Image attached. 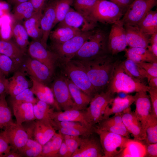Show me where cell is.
<instances>
[{"label":"cell","instance_id":"cell-43","mask_svg":"<svg viewBox=\"0 0 157 157\" xmlns=\"http://www.w3.org/2000/svg\"><path fill=\"white\" fill-rule=\"evenodd\" d=\"M74 0H58L56 7V19L53 28L62 21L73 5Z\"/></svg>","mask_w":157,"mask_h":157},{"label":"cell","instance_id":"cell-27","mask_svg":"<svg viewBox=\"0 0 157 157\" xmlns=\"http://www.w3.org/2000/svg\"><path fill=\"white\" fill-rule=\"evenodd\" d=\"M51 118L56 121H72L80 122L89 127L94 126L90 125L88 122L85 112L74 109H71L64 111H54Z\"/></svg>","mask_w":157,"mask_h":157},{"label":"cell","instance_id":"cell-28","mask_svg":"<svg viewBox=\"0 0 157 157\" xmlns=\"http://www.w3.org/2000/svg\"><path fill=\"white\" fill-rule=\"evenodd\" d=\"M10 103L17 124L22 125L24 122H28L35 120L33 112V104L30 102Z\"/></svg>","mask_w":157,"mask_h":157},{"label":"cell","instance_id":"cell-58","mask_svg":"<svg viewBox=\"0 0 157 157\" xmlns=\"http://www.w3.org/2000/svg\"><path fill=\"white\" fill-rule=\"evenodd\" d=\"M68 150L67 146L63 140L56 157H67Z\"/></svg>","mask_w":157,"mask_h":157},{"label":"cell","instance_id":"cell-49","mask_svg":"<svg viewBox=\"0 0 157 157\" xmlns=\"http://www.w3.org/2000/svg\"><path fill=\"white\" fill-rule=\"evenodd\" d=\"M68 150L67 157H71L79 146L81 138L79 136L63 135Z\"/></svg>","mask_w":157,"mask_h":157},{"label":"cell","instance_id":"cell-56","mask_svg":"<svg viewBox=\"0 0 157 157\" xmlns=\"http://www.w3.org/2000/svg\"><path fill=\"white\" fill-rule=\"evenodd\" d=\"M6 76L0 71V95L6 92L8 82V79L6 78Z\"/></svg>","mask_w":157,"mask_h":157},{"label":"cell","instance_id":"cell-54","mask_svg":"<svg viewBox=\"0 0 157 157\" xmlns=\"http://www.w3.org/2000/svg\"><path fill=\"white\" fill-rule=\"evenodd\" d=\"M110 1L114 3L121 8L124 13L132 3L134 0H109Z\"/></svg>","mask_w":157,"mask_h":157},{"label":"cell","instance_id":"cell-42","mask_svg":"<svg viewBox=\"0 0 157 157\" xmlns=\"http://www.w3.org/2000/svg\"><path fill=\"white\" fill-rule=\"evenodd\" d=\"M145 139L142 142L145 144L157 143V118L150 114L145 129Z\"/></svg>","mask_w":157,"mask_h":157},{"label":"cell","instance_id":"cell-60","mask_svg":"<svg viewBox=\"0 0 157 157\" xmlns=\"http://www.w3.org/2000/svg\"><path fill=\"white\" fill-rule=\"evenodd\" d=\"M22 155L18 151L12 149L4 156V157H21Z\"/></svg>","mask_w":157,"mask_h":157},{"label":"cell","instance_id":"cell-4","mask_svg":"<svg viewBox=\"0 0 157 157\" xmlns=\"http://www.w3.org/2000/svg\"><path fill=\"white\" fill-rule=\"evenodd\" d=\"M108 38L104 31L95 28L73 58L87 60L102 55L100 53L105 48Z\"/></svg>","mask_w":157,"mask_h":157},{"label":"cell","instance_id":"cell-13","mask_svg":"<svg viewBox=\"0 0 157 157\" xmlns=\"http://www.w3.org/2000/svg\"><path fill=\"white\" fill-rule=\"evenodd\" d=\"M108 40L109 52L113 55L125 50L127 43L124 25L120 19L112 24Z\"/></svg>","mask_w":157,"mask_h":157},{"label":"cell","instance_id":"cell-6","mask_svg":"<svg viewBox=\"0 0 157 157\" xmlns=\"http://www.w3.org/2000/svg\"><path fill=\"white\" fill-rule=\"evenodd\" d=\"M92 30L81 32L62 43L52 42L51 51L56 55L58 60L63 62L72 59L88 39Z\"/></svg>","mask_w":157,"mask_h":157},{"label":"cell","instance_id":"cell-25","mask_svg":"<svg viewBox=\"0 0 157 157\" xmlns=\"http://www.w3.org/2000/svg\"><path fill=\"white\" fill-rule=\"evenodd\" d=\"M134 96L130 95L123 97L117 96L114 98L106 106L104 112L103 119L112 115L123 112L130 107L134 102Z\"/></svg>","mask_w":157,"mask_h":157},{"label":"cell","instance_id":"cell-5","mask_svg":"<svg viewBox=\"0 0 157 157\" xmlns=\"http://www.w3.org/2000/svg\"><path fill=\"white\" fill-rule=\"evenodd\" d=\"M124 13L119 6L109 1L98 0L91 11L90 18L96 23L113 24L121 19Z\"/></svg>","mask_w":157,"mask_h":157},{"label":"cell","instance_id":"cell-45","mask_svg":"<svg viewBox=\"0 0 157 157\" xmlns=\"http://www.w3.org/2000/svg\"><path fill=\"white\" fill-rule=\"evenodd\" d=\"M95 126L93 127H85L82 128L58 127L55 129L63 135L73 136H83L87 137L92 135L94 133Z\"/></svg>","mask_w":157,"mask_h":157},{"label":"cell","instance_id":"cell-9","mask_svg":"<svg viewBox=\"0 0 157 157\" xmlns=\"http://www.w3.org/2000/svg\"><path fill=\"white\" fill-rule=\"evenodd\" d=\"M157 2V0H134L121 20L124 25L138 26Z\"/></svg>","mask_w":157,"mask_h":157},{"label":"cell","instance_id":"cell-61","mask_svg":"<svg viewBox=\"0 0 157 157\" xmlns=\"http://www.w3.org/2000/svg\"><path fill=\"white\" fill-rule=\"evenodd\" d=\"M150 45L148 46L147 48L153 54L157 57V43H150Z\"/></svg>","mask_w":157,"mask_h":157},{"label":"cell","instance_id":"cell-53","mask_svg":"<svg viewBox=\"0 0 157 157\" xmlns=\"http://www.w3.org/2000/svg\"><path fill=\"white\" fill-rule=\"evenodd\" d=\"M147 157H157V143L145 144Z\"/></svg>","mask_w":157,"mask_h":157},{"label":"cell","instance_id":"cell-12","mask_svg":"<svg viewBox=\"0 0 157 157\" xmlns=\"http://www.w3.org/2000/svg\"><path fill=\"white\" fill-rule=\"evenodd\" d=\"M51 88L56 101L61 109L65 110L73 108L74 103L65 77L60 76L55 79Z\"/></svg>","mask_w":157,"mask_h":157},{"label":"cell","instance_id":"cell-8","mask_svg":"<svg viewBox=\"0 0 157 157\" xmlns=\"http://www.w3.org/2000/svg\"><path fill=\"white\" fill-rule=\"evenodd\" d=\"M113 94L107 91L97 93L92 98L85 114L88 122L94 126L103 119L105 110L114 98Z\"/></svg>","mask_w":157,"mask_h":157},{"label":"cell","instance_id":"cell-55","mask_svg":"<svg viewBox=\"0 0 157 157\" xmlns=\"http://www.w3.org/2000/svg\"><path fill=\"white\" fill-rule=\"evenodd\" d=\"M48 0H30L34 7L35 11H42Z\"/></svg>","mask_w":157,"mask_h":157},{"label":"cell","instance_id":"cell-44","mask_svg":"<svg viewBox=\"0 0 157 157\" xmlns=\"http://www.w3.org/2000/svg\"><path fill=\"white\" fill-rule=\"evenodd\" d=\"M98 0H74L72 5L76 11L91 21L90 18V14L92 8Z\"/></svg>","mask_w":157,"mask_h":157},{"label":"cell","instance_id":"cell-17","mask_svg":"<svg viewBox=\"0 0 157 157\" xmlns=\"http://www.w3.org/2000/svg\"><path fill=\"white\" fill-rule=\"evenodd\" d=\"M96 24L71 8L64 19L58 23V26H67L84 32L94 29Z\"/></svg>","mask_w":157,"mask_h":157},{"label":"cell","instance_id":"cell-20","mask_svg":"<svg viewBox=\"0 0 157 157\" xmlns=\"http://www.w3.org/2000/svg\"><path fill=\"white\" fill-rule=\"evenodd\" d=\"M26 75L25 73L20 68L15 71L12 76L8 79L6 93L13 97L29 88L31 84Z\"/></svg>","mask_w":157,"mask_h":157},{"label":"cell","instance_id":"cell-23","mask_svg":"<svg viewBox=\"0 0 157 157\" xmlns=\"http://www.w3.org/2000/svg\"><path fill=\"white\" fill-rule=\"evenodd\" d=\"M29 76L32 83L30 89L38 99L50 105L58 111H60L61 109L56 101L51 88L33 77Z\"/></svg>","mask_w":157,"mask_h":157},{"label":"cell","instance_id":"cell-14","mask_svg":"<svg viewBox=\"0 0 157 157\" xmlns=\"http://www.w3.org/2000/svg\"><path fill=\"white\" fill-rule=\"evenodd\" d=\"M4 128L1 132L12 149L18 151L24 147L29 137L22 125L14 123Z\"/></svg>","mask_w":157,"mask_h":157},{"label":"cell","instance_id":"cell-24","mask_svg":"<svg viewBox=\"0 0 157 157\" xmlns=\"http://www.w3.org/2000/svg\"><path fill=\"white\" fill-rule=\"evenodd\" d=\"M33 124V133L35 139L43 146L55 134V129L48 121L35 120Z\"/></svg>","mask_w":157,"mask_h":157},{"label":"cell","instance_id":"cell-37","mask_svg":"<svg viewBox=\"0 0 157 157\" xmlns=\"http://www.w3.org/2000/svg\"><path fill=\"white\" fill-rule=\"evenodd\" d=\"M63 140V136L60 132L54 136L43 146L40 157H56Z\"/></svg>","mask_w":157,"mask_h":157},{"label":"cell","instance_id":"cell-57","mask_svg":"<svg viewBox=\"0 0 157 157\" xmlns=\"http://www.w3.org/2000/svg\"><path fill=\"white\" fill-rule=\"evenodd\" d=\"M9 14H10L8 4L5 1H0V17Z\"/></svg>","mask_w":157,"mask_h":157},{"label":"cell","instance_id":"cell-62","mask_svg":"<svg viewBox=\"0 0 157 157\" xmlns=\"http://www.w3.org/2000/svg\"><path fill=\"white\" fill-rule=\"evenodd\" d=\"M8 1L13 4H14L15 5L19 4V3L25 2L26 1H29L30 0H8Z\"/></svg>","mask_w":157,"mask_h":157},{"label":"cell","instance_id":"cell-32","mask_svg":"<svg viewBox=\"0 0 157 157\" xmlns=\"http://www.w3.org/2000/svg\"><path fill=\"white\" fill-rule=\"evenodd\" d=\"M127 58L135 63L147 62L157 63V57L154 55L147 49L139 47H130L126 49Z\"/></svg>","mask_w":157,"mask_h":157},{"label":"cell","instance_id":"cell-11","mask_svg":"<svg viewBox=\"0 0 157 157\" xmlns=\"http://www.w3.org/2000/svg\"><path fill=\"white\" fill-rule=\"evenodd\" d=\"M27 51L29 56L45 65L53 74L58 59L53 52L47 50L40 41L35 40L29 43Z\"/></svg>","mask_w":157,"mask_h":157},{"label":"cell","instance_id":"cell-52","mask_svg":"<svg viewBox=\"0 0 157 157\" xmlns=\"http://www.w3.org/2000/svg\"><path fill=\"white\" fill-rule=\"evenodd\" d=\"M12 149V147L2 132L0 133V157H4Z\"/></svg>","mask_w":157,"mask_h":157},{"label":"cell","instance_id":"cell-46","mask_svg":"<svg viewBox=\"0 0 157 157\" xmlns=\"http://www.w3.org/2000/svg\"><path fill=\"white\" fill-rule=\"evenodd\" d=\"M1 22L0 38L4 40L11 39L12 37V24L13 19L10 15H4L0 17Z\"/></svg>","mask_w":157,"mask_h":157},{"label":"cell","instance_id":"cell-3","mask_svg":"<svg viewBox=\"0 0 157 157\" xmlns=\"http://www.w3.org/2000/svg\"><path fill=\"white\" fill-rule=\"evenodd\" d=\"M63 62L66 77L75 85L92 97L97 93L85 70L77 60L72 59Z\"/></svg>","mask_w":157,"mask_h":157},{"label":"cell","instance_id":"cell-26","mask_svg":"<svg viewBox=\"0 0 157 157\" xmlns=\"http://www.w3.org/2000/svg\"><path fill=\"white\" fill-rule=\"evenodd\" d=\"M0 53L9 57L20 67L26 55L11 39L4 40L0 38Z\"/></svg>","mask_w":157,"mask_h":157},{"label":"cell","instance_id":"cell-41","mask_svg":"<svg viewBox=\"0 0 157 157\" xmlns=\"http://www.w3.org/2000/svg\"><path fill=\"white\" fill-rule=\"evenodd\" d=\"M43 145L35 140L29 138L25 145L18 151L22 156L40 157Z\"/></svg>","mask_w":157,"mask_h":157},{"label":"cell","instance_id":"cell-50","mask_svg":"<svg viewBox=\"0 0 157 157\" xmlns=\"http://www.w3.org/2000/svg\"><path fill=\"white\" fill-rule=\"evenodd\" d=\"M135 63L138 66L144 69L150 75L157 77V63L143 62Z\"/></svg>","mask_w":157,"mask_h":157},{"label":"cell","instance_id":"cell-33","mask_svg":"<svg viewBox=\"0 0 157 157\" xmlns=\"http://www.w3.org/2000/svg\"><path fill=\"white\" fill-rule=\"evenodd\" d=\"M81 32L69 26H58L56 29L51 32L49 37L52 42L60 44L68 41Z\"/></svg>","mask_w":157,"mask_h":157},{"label":"cell","instance_id":"cell-29","mask_svg":"<svg viewBox=\"0 0 157 157\" xmlns=\"http://www.w3.org/2000/svg\"><path fill=\"white\" fill-rule=\"evenodd\" d=\"M65 79L74 103L72 109L81 110L86 109L92 97L84 92L66 77Z\"/></svg>","mask_w":157,"mask_h":157},{"label":"cell","instance_id":"cell-36","mask_svg":"<svg viewBox=\"0 0 157 157\" xmlns=\"http://www.w3.org/2000/svg\"><path fill=\"white\" fill-rule=\"evenodd\" d=\"M13 14V20L19 22L31 17L35 12L33 5L30 1L23 2L15 5Z\"/></svg>","mask_w":157,"mask_h":157},{"label":"cell","instance_id":"cell-1","mask_svg":"<svg viewBox=\"0 0 157 157\" xmlns=\"http://www.w3.org/2000/svg\"><path fill=\"white\" fill-rule=\"evenodd\" d=\"M76 60L85 70L97 93L107 87L116 64L111 58L102 55L90 59Z\"/></svg>","mask_w":157,"mask_h":157},{"label":"cell","instance_id":"cell-10","mask_svg":"<svg viewBox=\"0 0 157 157\" xmlns=\"http://www.w3.org/2000/svg\"><path fill=\"white\" fill-rule=\"evenodd\" d=\"M20 69L26 74L47 85L51 81L53 74L45 65L30 56L24 58Z\"/></svg>","mask_w":157,"mask_h":157},{"label":"cell","instance_id":"cell-30","mask_svg":"<svg viewBox=\"0 0 157 157\" xmlns=\"http://www.w3.org/2000/svg\"><path fill=\"white\" fill-rule=\"evenodd\" d=\"M42 15V11L35 12L31 17L24 20L23 23L29 36L33 40L40 41L42 38L40 22Z\"/></svg>","mask_w":157,"mask_h":157},{"label":"cell","instance_id":"cell-2","mask_svg":"<svg viewBox=\"0 0 157 157\" xmlns=\"http://www.w3.org/2000/svg\"><path fill=\"white\" fill-rule=\"evenodd\" d=\"M149 87L145 83L134 79L126 74L120 63H116L106 91L114 94H129L142 91L148 92Z\"/></svg>","mask_w":157,"mask_h":157},{"label":"cell","instance_id":"cell-38","mask_svg":"<svg viewBox=\"0 0 157 157\" xmlns=\"http://www.w3.org/2000/svg\"><path fill=\"white\" fill-rule=\"evenodd\" d=\"M138 26L142 32L149 35L157 33V11L149 12Z\"/></svg>","mask_w":157,"mask_h":157},{"label":"cell","instance_id":"cell-40","mask_svg":"<svg viewBox=\"0 0 157 157\" xmlns=\"http://www.w3.org/2000/svg\"><path fill=\"white\" fill-rule=\"evenodd\" d=\"M6 92L0 95V129L14 123L11 110L6 99Z\"/></svg>","mask_w":157,"mask_h":157},{"label":"cell","instance_id":"cell-51","mask_svg":"<svg viewBox=\"0 0 157 157\" xmlns=\"http://www.w3.org/2000/svg\"><path fill=\"white\" fill-rule=\"evenodd\" d=\"M148 92L151 105V114L157 118V88H150Z\"/></svg>","mask_w":157,"mask_h":157},{"label":"cell","instance_id":"cell-48","mask_svg":"<svg viewBox=\"0 0 157 157\" xmlns=\"http://www.w3.org/2000/svg\"><path fill=\"white\" fill-rule=\"evenodd\" d=\"M38 99L35 98L30 88H28L14 97H10V103L30 102L33 104L36 103Z\"/></svg>","mask_w":157,"mask_h":157},{"label":"cell","instance_id":"cell-39","mask_svg":"<svg viewBox=\"0 0 157 157\" xmlns=\"http://www.w3.org/2000/svg\"><path fill=\"white\" fill-rule=\"evenodd\" d=\"M48 104L38 99L33 104V110L35 120L52 121L51 116L54 112V108Z\"/></svg>","mask_w":157,"mask_h":157},{"label":"cell","instance_id":"cell-34","mask_svg":"<svg viewBox=\"0 0 157 157\" xmlns=\"http://www.w3.org/2000/svg\"><path fill=\"white\" fill-rule=\"evenodd\" d=\"M12 37L17 46L26 53L30 42L29 36L23 25L13 20L12 24Z\"/></svg>","mask_w":157,"mask_h":157},{"label":"cell","instance_id":"cell-35","mask_svg":"<svg viewBox=\"0 0 157 157\" xmlns=\"http://www.w3.org/2000/svg\"><path fill=\"white\" fill-rule=\"evenodd\" d=\"M125 72L132 78L144 83L143 80L150 75L133 61L127 58L120 63Z\"/></svg>","mask_w":157,"mask_h":157},{"label":"cell","instance_id":"cell-7","mask_svg":"<svg viewBox=\"0 0 157 157\" xmlns=\"http://www.w3.org/2000/svg\"><path fill=\"white\" fill-rule=\"evenodd\" d=\"M94 133L99 136L104 157H117L124 149L129 139L95 127Z\"/></svg>","mask_w":157,"mask_h":157},{"label":"cell","instance_id":"cell-31","mask_svg":"<svg viewBox=\"0 0 157 157\" xmlns=\"http://www.w3.org/2000/svg\"><path fill=\"white\" fill-rule=\"evenodd\" d=\"M146 155V146L142 141L129 138L124 148L117 157H144Z\"/></svg>","mask_w":157,"mask_h":157},{"label":"cell","instance_id":"cell-63","mask_svg":"<svg viewBox=\"0 0 157 157\" xmlns=\"http://www.w3.org/2000/svg\"><path fill=\"white\" fill-rule=\"evenodd\" d=\"M1 19L0 18V26H1Z\"/></svg>","mask_w":157,"mask_h":157},{"label":"cell","instance_id":"cell-21","mask_svg":"<svg viewBox=\"0 0 157 157\" xmlns=\"http://www.w3.org/2000/svg\"><path fill=\"white\" fill-rule=\"evenodd\" d=\"M122 113L116 114L112 117L103 119L96 127L129 138V133L122 121Z\"/></svg>","mask_w":157,"mask_h":157},{"label":"cell","instance_id":"cell-18","mask_svg":"<svg viewBox=\"0 0 157 157\" xmlns=\"http://www.w3.org/2000/svg\"><path fill=\"white\" fill-rule=\"evenodd\" d=\"M134 96L135 109L134 113L141 123L145 131V129L151 111L149 97L147 92L145 91L136 92Z\"/></svg>","mask_w":157,"mask_h":157},{"label":"cell","instance_id":"cell-15","mask_svg":"<svg viewBox=\"0 0 157 157\" xmlns=\"http://www.w3.org/2000/svg\"><path fill=\"white\" fill-rule=\"evenodd\" d=\"M100 140L94 137L81 138L79 146L71 157H104Z\"/></svg>","mask_w":157,"mask_h":157},{"label":"cell","instance_id":"cell-47","mask_svg":"<svg viewBox=\"0 0 157 157\" xmlns=\"http://www.w3.org/2000/svg\"><path fill=\"white\" fill-rule=\"evenodd\" d=\"M20 67L9 57L0 53V71L6 76L13 73Z\"/></svg>","mask_w":157,"mask_h":157},{"label":"cell","instance_id":"cell-19","mask_svg":"<svg viewBox=\"0 0 157 157\" xmlns=\"http://www.w3.org/2000/svg\"><path fill=\"white\" fill-rule=\"evenodd\" d=\"M123 123L126 129L133 136L134 139L142 141L146 135L140 122L131 111V107L125 110L122 114Z\"/></svg>","mask_w":157,"mask_h":157},{"label":"cell","instance_id":"cell-16","mask_svg":"<svg viewBox=\"0 0 157 157\" xmlns=\"http://www.w3.org/2000/svg\"><path fill=\"white\" fill-rule=\"evenodd\" d=\"M58 0H50L45 5L41 18L40 24L42 35L41 44L47 48V42L56 19V7Z\"/></svg>","mask_w":157,"mask_h":157},{"label":"cell","instance_id":"cell-22","mask_svg":"<svg viewBox=\"0 0 157 157\" xmlns=\"http://www.w3.org/2000/svg\"><path fill=\"white\" fill-rule=\"evenodd\" d=\"M124 27L128 45L130 47L147 49L150 35L142 32L138 26L124 25Z\"/></svg>","mask_w":157,"mask_h":157},{"label":"cell","instance_id":"cell-59","mask_svg":"<svg viewBox=\"0 0 157 157\" xmlns=\"http://www.w3.org/2000/svg\"><path fill=\"white\" fill-rule=\"evenodd\" d=\"M147 79L150 88H157V77L150 75Z\"/></svg>","mask_w":157,"mask_h":157}]
</instances>
